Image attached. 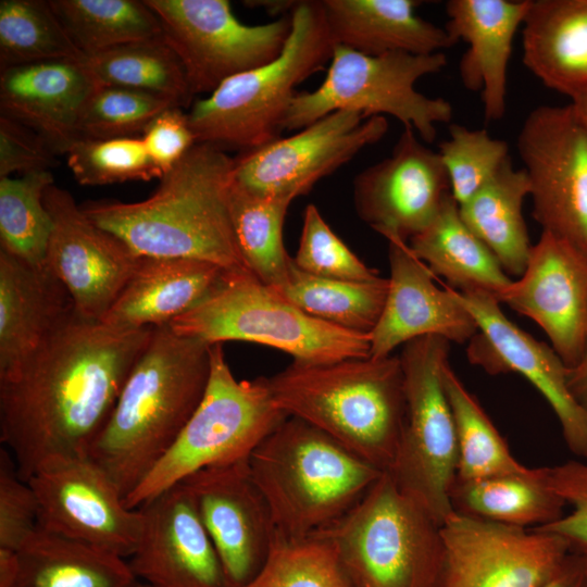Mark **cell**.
Returning a JSON list of instances; mask_svg holds the SVG:
<instances>
[{"label":"cell","mask_w":587,"mask_h":587,"mask_svg":"<svg viewBox=\"0 0 587 587\" xmlns=\"http://www.w3.org/2000/svg\"><path fill=\"white\" fill-rule=\"evenodd\" d=\"M542 587H587V572L579 561L569 553Z\"/></svg>","instance_id":"cell-50"},{"label":"cell","mask_w":587,"mask_h":587,"mask_svg":"<svg viewBox=\"0 0 587 587\" xmlns=\"http://www.w3.org/2000/svg\"><path fill=\"white\" fill-rule=\"evenodd\" d=\"M441 538L438 587H542L569 554L552 533L457 512L441 524Z\"/></svg>","instance_id":"cell-16"},{"label":"cell","mask_w":587,"mask_h":587,"mask_svg":"<svg viewBox=\"0 0 587 587\" xmlns=\"http://www.w3.org/2000/svg\"><path fill=\"white\" fill-rule=\"evenodd\" d=\"M274 289L315 319L370 335L383 312L388 278L352 282L320 277L300 270L292 258L285 283Z\"/></svg>","instance_id":"cell-34"},{"label":"cell","mask_w":587,"mask_h":587,"mask_svg":"<svg viewBox=\"0 0 587 587\" xmlns=\"http://www.w3.org/2000/svg\"><path fill=\"white\" fill-rule=\"evenodd\" d=\"M98 86L82 58L9 67L0 73L1 115L65 153L78 140L80 115Z\"/></svg>","instance_id":"cell-24"},{"label":"cell","mask_w":587,"mask_h":587,"mask_svg":"<svg viewBox=\"0 0 587 587\" xmlns=\"http://www.w3.org/2000/svg\"><path fill=\"white\" fill-rule=\"evenodd\" d=\"M141 139L149 158L162 175L197 142L188 114L180 107H171L157 115L142 132Z\"/></svg>","instance_id":"cell-49"},{"label":"cell","mask_w":587,"mask_h":587,"mask_svg":"<svg viewBox=\"0 0 587 587\" xmlns=\"http://www.w3.org/2000/svg\"><path fill=\"white\" fill-rule=\"evenodd\" d=\"M294 262L300 270L320 277L352 282H370L380 277L335 234L312 203L304 210Z\"/></svg>","instance_id":"cell-45"},{"label":"cell","mask_w":587,"mask_h":587,"mask_svg":"<svg viewBox=\"0 0 587 587\" xmlns=\"http://www.w3.org/2000/svg\"><path fill=\"white\" fill-rule=\"evenodd\" d=\"M58 154L40 134L0 116V177L49 170Z\"/></svg>","instance_id":"cell-48"},{"label":"cell","mask_w":587,"mask_h":587,"mask_svg":"<svg viewBox=\"0 0 587 587\" xmlns=\"http://www.w3.org/2000/svg\"><path fill=\"white\" fill-rule=\"evenodd\" d=\"M267 380L275 403L288 416L320 428L382 472L390 470L407 412L399 355L294 361Z\"/></svg>","instance_id":"cell-4"},{"label":"cell","mask_w":587,"mask_h":587,"mask_svg":"<svg viewBox=\"0 0 587 587\" xmlns=\"http://www.w3.org/2000/svg\"><path fill=\"white\" fill-rule=\"evenodd\" d=\"M499 302L539 325L550 346L571 369L587 340V255L542 232L532 246L524 272Z\"/></svg>","instance_id":"cell-21"},{"label":"cell","mask_w":587,"mask_h":587,"mask_svg":"<svg viewBox=\"0 0 587 587\" xmlns=\"http://www.w3.org/2000/svg\"><path fill=\"white\" fill-rule=\"evenodd\" d=\"M313 535L333 545L354 587L439 586L441 525L387 472L349 512Z\"/></svg>","instance_id":"cell-7"},{"label":"cell","mask_w":587,"mask_h":587,"mask_svg":"<svg viewBox=\"0 0 587 587\" xmlns=\"http://www.w3.org/2000/svg\"><path fill=\"white\" fill-rule=\"evenodd\" d=\"M152 329L114 328L73 309L0 377V439L23 480L50 460L87 455Z\"/></svg>","instance_id":"cell-1"},{"label":"cell","mask_w":587,"mask_h":587,"mask_svg":"<svg viewBox=\"0 0 587 587\" xmlns=\"http://www.w3.org/2000/svg\"><path fill=\"white\" fill-rule=\"evenodd\" d=\"M39 503V527L130 558L142 533L140 509H129L109 475L87 455L43 463L27 480Z\"/></svg>","instance_id":"cell-14"},{"label":"cell","mask_w":587,"mask_h":587,"mask_svg":"<svg viewBox=\"0 0 587 587\" xmlns=\"http://www.w3.org/2000/svg\"><path fill=\"white\" fill-rule=\"evenodd\" d=\"M180 483L213 541L230 587L243 586L264 564L277 533L248 459L204 467Z\"/></svg>","instance_id":"cell-20"},{"label":"cell","mask_w":587,"mask_h":587,"mask_svg":"<svg viewBox=\"0 0 587 587\" xmlns=\"http://www.w3.org/2000/svg\"><path fill=\"white\" fill-rule=\"evenodd\" d=\"M451 195L440 155L404 127L391 154L353 179L358 216L387 240L408 242L435 218Z\"/></svg>","instance_id":"cell-19"},{"label":"cell","mask_w":587,"mask_h":587,"mask_svg":"<svg viewBox=\"0 0 587 587\" xmlns=\"http://www.w3.org/2000/svg\"><path fill=\"white\" fill-rule=\"evenodd\" d=\"M16 552L12 587H134L129 563L41 527Z\"/></svg>","instance_id":"cell-31"},{"label":"cell","mask_w":587,"mask_h":587,"mask_svg":"<svg viewBox=\"0 0 587 587\" xmlns=\"http://www.w3.org/2000/svg\"><path fill=\"white\" fill-rule=\"evenodd\" d=\"M530 0H449L446 30L467 50L459 63L463 86L480 93L486 121H498L507 110L508 64L512 43Z\"/></svg>","instance_id":"cell-25"},{"label":"cell","mask_w":587,"mask_h":587,"mask_svg":"<svg viewBox=\"0 0 587 587\" xmlns=\"http://www.w3.org/2000/svg\"><path fill=\"white\" fill-rule=\"evenodd\" d=\"M287 416L275 403L267 378L237 379L223 344H213L199 405L164 457L124 498L125 504L138 509L199 470L248 459Z\"/></svg>","instance_id":"cell-9"},{"label":"cell","mask_w":587,"mask_h":587,"mask_svg":"<svg viewBox=\"0 0 587 587\" xmlns=\"http://www.w3.org/2000/svg\"><path fill=\"white\" fill-rule=\"evenodd\" d=\"M522 25L527 70L570 99L587 90V0H530Z\"/></svg>","instance_id":"cell-29"},{"label":"cell","mask_w":587,"mask_h":587,"mask_svg":"<svg viewBox=\"0 0 587 587\" xmlns=\"http://www.w3.org/2000/svg\"><path fill=\"white\" fill-rule=\"evenodd\" d=\"M388 128L382 115L365 118L357 111H335L292 136L242 151L234 158V179L261 195L295 199L379 141Z\"/></svg>","instance_id":"cell-15"},{"label":"cell","mask_w":587,"mask_h":587,"mask_svg":"<svg viewBox=\"0 0 587 587\" xmlns=\"http://www.w3.org/2000/svg\"><path fill=\"white\" fill-rule=\"evenodd\" d=\"M49 1H0V68L80 59Z\"/></svg>","instance_id":"cell-40"},{"label":"cell","mask_w":587,"mask_h":587,"mask_svg":"<svg viewBox=\"0 0 587 587\" xmlns=\"http://www.w3.org/2000/svg\"><path fill=\"white\" fill-rule=\"evenodd\" d=\"M241 587H354L333 545L316 535L287 538L276 533L254 577Z\"/></svg>","instance_id":"cell-41"},{"label":"cell","mask_w":587,"mask_h":587,"mask_svg":"<svg viewBox=\"0 0 587 587\" xmlns=\"http://www.w3.org/2000/svg\"><path fill=\"white\" fill-rule=\"evenodd\" d=\"M210 344L154 327L87 457L130 494L164 457L199 405L211 370Z\"/></svg>","instance_id":"cell-3"},{"label":"cell","mask_w":587,"mask_h":587,"mask_svg":"<svg viewBox=\"0 0 587 587\" xmlns=\"http://www.w3.org/2000/svg\"><path fill=\"white\" fill-rule=\"evenodd\" d=\"M53 184L50 170L0 177V249L37 267L46 266L52 218L45 192Z\"/></svg>","instance_id":"cell-39"},{"label":"cell","mask_w":587,"mask_h":587,"mask_svg":"<svg viewBox=\"0 0 587 587\" xmlns=\"http://www.w3.org/2000/svg\"><path fill=\"white\" fill-rule=\"evenodd\" d=\"M280 54L235 75L196 101L188 120L197 142L242 151L277 138L296 87L329 63L335 42L322 0L295 1Z\"/></svg>","instance_id":"cell-6"},{"label":"cell","mask_w":587,"mask_h":587,"mask_svg":"<svg viewBox=\"0 0 587 587\" xmlns=\"http://www.w3.org/2000/svg\"><path fill=\"white\" fill-rule=\"evenodd\" d=\"M448 129L449 138L439 143L437 152L447 172L451 195L462 204L510 159L509 147L486 129H471L454 123L449 124Z\"/></svg>","instance_id":"cell-44"},{"label":"cell","mask_w":587,"mask_h":587,"mask_svg":"<svg viewBox=\"0 0 587 587\" xmlns=\"http://www.w3.org/2000/svg\"><path fill=\"white\" fill-rule=\"evenodd\" d=\"M48 1L83 57L163 35L145 0Z\"/></svg>","instance_id":"cell-37"},{"label":"cell","mask_w":587,"mask_h":587,"mask_svg":"<svg viewBox=\"0 0 587 587\" xmlns=\"http://www.w3.org/2000/svg\"><path fill=\"white\" fill-rule=\"evenodd\" d=\"M277 534L309 537L349 512L384 473L336 439L287 416L250 453Z\"/></svg>","instance_id":"cell-5"},{"label":"cell","mask_w":587,"mask_h":587,"mask_svg":"<svg viewBox=\"0 0 587 587\" xmlns=\"http://www.w3.org/2000/svg\"><path fill=\"white\" fill-rule=\"evenodd\" d=\"M171 107L179 105L164 96L147 91L98 86L80 115L78 140L134 137Z\"/></svg>","instance_id":"cell-42"},{"label":"cell","mask_w":587,"mask_h":587,"mask_svg":"<svg viewBox=\"0 0 587 587\" xmlns=\"http://www.w3.org/2000/svg\"><path fill=\"white\" fill-rule=\"evenodd\" d=\"M45 204L52 218L46 267L65 287L77 314L101 322L141 257L91 222L55 184L46 190Z\"/></svg>","instance_id":"cell-17"},{"label":"cell","mask_w":587,"mask_h":587,"mask_svg":"<svg viewBox=\"0 0 587 587\" xmlns=\"http://www.w3.org/2000/svg\"><path fill=\"white\" fill-rule=\"evenodd\" d=\"M75 179L85 186L162 178L138 137L79 139L65 152Z\"/></svg>","instance_id":"cell-43"},{"label":"cell","mask_w":587,"mask_h":587,"mask_svg":"<svg viewBox=\"0 0 587 587\" xmlns=\"http://www.w3.org/2000/svg\"><path fill=\"white\" fill-rule=\"evenodd\" d=\"M413 253L457 291H484L498 301L513 279L462 220L449 195L432 223L409 240Z\"/></svg>","instance_id":"cell-30"},{"label":"cell","mask_w":587,"mask_h":587,"mask_svg":"<svg viewBox=\"0 0 587 587\" xmlns=\"http://www.w3.org/2000/svg\"><path fill=\"white\" fill-rule=\"evenodd\" d=\"M82 61L99 86L164 96L182 108L193 97L185 67L163 35L83 57Z\"/></svg>","instance_id":"cell-35"},{"label":"cell","mask_w":587,"mask_h":587,"mask_svg":"<svg viewBox=\"0 0 587 587\" xmlns=\"http://www.w3.org/2000/svg\"><path fill=\"white\" fill-rule=\"evenodd\" d=\"M449 350L450 342L438 336H424L403 345L399 358L405 424L387 472L440 525L454 512L449 494L458 466L454 420L442 382Z\"/></svg>","instance_id":"cell-11"},{"label":"cell","mask_w":587,"mask_h":587,"mask_svg":"<svg viewBox=\"0 0 587 587\" xmlns=\"http://www.w3.org/2000/svg\"><path fill=\"white\" fill-rule=\"evenodd\" d=\"M446 65L444 52L367 55L335 46L324 80L312 91H297L282 129H301L335 111L351 110L365 118L390 115L430 143L437 136V125L450 124L453 109L444 98L417 91L415 83Z\"/></svg>","instance_id":"cell-10"},{"label":"cell","mask_w":587,"mask_h":587,"mask_svg":"<svg viewBox=\"0 0 587 587\" xmlns=\"http://www.w3.org/2000/svg\"><path fill=\"white\" fill-rule=\"evenodd\" d=\"M134 587H152V586L138 582Z\"/></svg>","instance_id":"cell-53"},{"label":"cell","mask_w":587,"mask_h":587,"mask_svg":"<svg viewBox=\"0 0 587 587\" xmlns=\"http://www.w3.org/2000/svg\"><path fill=\"white\" fill-rule=\"evenodd\" d=\"M39 527V503L11 453L0 452V549L17 551Z\"/></svg>","instance_id":"cell-47"},{"label":"cell","mask_w":587,"mask_h":587,"mask_svg":"<svg viewBox=\"0 0 587 587\" xmlns=\"http://www.w3.org/2000/svg\"><path fill=\"white\" fill-rule=\"evenodd\" d=\"M567 382L573 397L587 414V340L579 360L569 369Z\"/></svg>","instance_id":"cell-51"},{"label":"cell","mask_w":587,"mask_h":587,"mask_svg":"<svg viewBox=\"0 0 587 587\" xmlns=\"http://www.w3.org/2000/svg\"><path fill=\"white\" fill-rule=\"evenodd\" d=\"M478 332L467 342L469 361L491 375L517 373L545 398L555 414L567 448L587 460V414L573 397L569 367L553 348L511 322L500 302L484 291H458Z\"/></svg>","instance_id":"cell-18"},{"label":"cell","mask_w":587,"mask_h":587,"mask_svg":"<svg viewBox=\"0 0 587 587\" xmlns=\"http://www.w3.org/2000/svg\"><path fill=\"white\" fill-rule=\"evenodd\" d=\"M517 153L542 232L587 255V135L571 103L539 105L524 120Z\"/></svg>","instance_id":"cell-13"},{"label":"cell","mask_w":587,"mask_h":587,"mask_svg":"<svg viewBox=\"0 0 587 587\" xmlns=\"http://www.w3.org/2000/svg\"><path fill=\"white\" fill-rule=\"evenodd\" d=\"M73 309L46 266L0 249V377L21 366Z\"/></svg>","instance_id":"cell-27"},{"label":"cell","mask_w":587,"mask_h":587,"mask_svg":"<svg viewBox=\"0 0 587 587\" xmlns=\"http://www.w3.org/2000/svg\"><path fill=\"white\" fill-rule=\"evenodd\" d=\"M449 498L457 513L527 529L558 521L566 507L548 486L544 467L476 479L455 477Z\"/></svg>","instance_id":"cell-32"},{"label":"cell","mask_w":587,"mask_h":587,"mask_svg":"<svg viewBox=\"0 0 587 587\" xmlns=\"http://www.w3.org/2000/svg\"><path fill=\"white\" fill-rule=\"evenodd\" d=\"M142 533L129 566L152 587H230L188 491L178 483L139 507Z\"/></svg>","instance_id":"cell-22"},{"label":"cell","mask_w":587,"mask_h":587,"mask_svg":"<svg viewBox=\"0 0 587 587\" xmlns=\"http://www.w3.org/2000/svg\"><path fill=\"white\" fill-rule=\"evenodd\" d=\"M442 382L457 434L455 477L476 479L527 472L530 467L523 465L513 457L499 430L449 362L444 367Z\"/></svg>","instance_id":"cell-38"},{"label":"cell","mask_w":587,"mask_h":587,"mask_svg":"<svg viewBox=\"0 0 587 587\" xmlns=\"http://www.w3.org/2000/svg\"><path fill=\"white\" fill-rule=\"evenodd\" d=\"M545 479L570 508L558 521L537 528L562 538L569 553L587 572V460H571L545 466Z\"/></svg>","instance_id":"cell-46"},{"label":"cell","mask_w":587,"mask_h":587,"mask_svg":"<svg viewBox=\"0 0 587 587\" xmlns=\"http://www.w3.org/2000/svg\"><path fill=\"white\" fill-rule=\"evenodd\" d=\"M233 182L234 159L218 146L196 142L149 198L79 205L91 222L139 257L196 259L229 274H252L232 223Z\"/></svg>","instance_id":"cell-2"},{"label":"cell","mask_w":587,"mask_h":587,"mask_svg":"<svg viewBox=\"0 0 587 587\" xmlns=\"http://www.w3.org/2000/svg\"><path fill=\"white\" fill-rule=\"evenodd\" d=\"M571 104L587 135V90L571 99Z\"/></svg>","instance_id":"cell-52"},{"label":"cell","mask_w":587,"mask_h":587,"mask_svg":"<svg viewBox=\"0 0 587 587\" xmlns=\"http://www.w3.org/2000/svg\"><path fill=\"white\" fill-rule=\"evenodd\" d=\"M415 0H322L335 46L367 55L433 54L457 41L445 27L416 14Z\"/></svg>","instance_id":"cell-28"},{"label":"cell","mask_w":587,"mask_h":587,"mask_svg":"<svg viewBox=\"0 0 587 587\" xmlns=\"http://www.w3.org/2000/svg\"><path fill=\"white\" fill-rule=\"evenodd\" d=\"M179 57L192 96L212 93L226 79L264 65L283 51L290 17L247 25L227 0H145Z\"/></svg>","instance_id":"cell-12"},{"label":"cell","mask_w":587,"mask_h":587,"mask_svg":"<svg viewBox=\"0 0 587 587\" xmlns=\"http://www.w3.org/2000/svg\"><path fill=\"white\" fill-rule=\"evenodd\" d=\"M530 187L524 168L508 159L498 173L459 205L469 228L486 245L508 275L521 276L530 250L523 204Z\"/></svg>","instance_id":"cell-33"},{"label":"cell","mask_w":587,"mask_h":587,"mask_svg":"<svg viewBox=\"0 0 587 587\" xmlns=\"http://www.w3.org/2000/svg\"><path fill=\"white\" fill-rule=\"evenodd\" d=\"M390 276L382 315L370 334L371 358H386L407 342L438 336L467 344L478 326L451 287L440 289L435 275L408 242L389 239Z\"/></svg>","instance_id":"cell-23"},{"label":"cell","mask_w":587,"mask_h":587,"mask_svg":"<svg viewBox=\"0 0 587 587\" xmlns=\"http://www.w3.org/2000/svg\"><path fill=\"white\" fill-rule=\"evenodd\" d=\"M168 326L210 345L240 340L273 347L308 364L369 358L371 349L370 335L307 314L253 274H228L210 296Z\"/></svg>","instance_id":"cell-8"},{"label":"cell","mask_w":587,"mask_h":587,"mask_svg":"<svg viewBox=\"0 0 587 587\" xmlns=\"http://www.w3.org/2000/svg\"><path fill=\"white\" fill-rule=\"evenodd\" d=\"M292 200L251 191L235 179L230 188V216L240 252L252 274L274 288L285 283L292 260L283 238Z\"/></svg>","instance_id":"cell-36"},{"label":"cell","mask_w":587,"mask_h":587,"mask_svg":"<svg viewBox=\"0 0 587 587\" xmlns=\"http://www.w3.org/2000/svg\"><path fill=\"white\" fill-rule=\"evenodd\" d=\"M228 274L202 260L141 257L101 322L126 330L168 325L210 296Z\"/></svg>","instance_id":"cell-26"}]
</instances>
